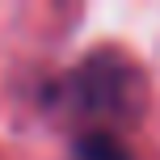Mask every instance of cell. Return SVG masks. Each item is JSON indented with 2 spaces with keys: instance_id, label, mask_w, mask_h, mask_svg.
Masks as SVG:
<instances>
[{
  "instance_id": "1",
  "label": "cell",
  "mask_w": 160,
  "mask_h": 160,
  "mask_svg": "<svg viewBox=\"0 0 160 160\" xmlns=\"http://www.w3.org/2000/svg\"><path fill=\"white\" fill-rule=\"evenodd\" d=\"M143 101H148L143 72L122 51L84 55L47 93V105H55L59 114L76 122V135L80 131H118L122 135V127H131L143 114Z\"/></svg>"
},
{
  "instance_id": "2",
  "label": "cell",
  "mask_w": 160,
  "mask_h": 160,
  "mask_svg": "<svg viewBox=\"0 0 160 160\" xmlns=\"http://www.w3.org/2000/svg\"><path fill=\"white\" fill-rule=\"evenodd\" d=\"M72 160H135L118 131H80L72 135Z\"/></svg>"
}]
</instances>
